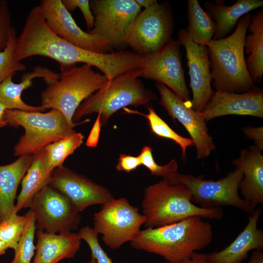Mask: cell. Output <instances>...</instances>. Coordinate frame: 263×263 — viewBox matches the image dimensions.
<instances>
[{
  "mask_svg": "<svg viewBox=\"0 0 263 263\" xmlns=\"http://www.w3.org/2000/svg\"><path fill=\"white\" fill-rule=\"evenodd\" d=\"M254 146L240 150L232 163L241 169L243 178L239 185L242 198L256 208L263 204V156Z\"/></svg>",
  "mask_w": 263,
  "mask_h": 263,
  "instance_id": "obj_19",
  "label": "cell"
},
{
  "mask_svg": "<svg viewBox=\"0 0 263 263\" xmlns=\"http://www.w3.org/2000/svg\"><path fill=\"white\" fill-rule=\"evenodd\" d=\"M84 137L82 133L75 132L66 138L47 145L43 150L48 169L53 171L63 166L66 158L82 145Z\"/></svg>",
  "mask_w": 263,
  "mask_h": 263,
  "instance_id": "obj_28",
  "label": "cell"
},
{
  "mask_svg": "<svg viewBox=\"0 0 263 263\" xmlns=\"http://www.w3.org/2000/svg\"><path fill=\"white\" fill-rule=\"evenodd\" d=\"M263 5V0H237L232 5H226L223 0L206 1V12L215 24L213 39L224 38L233 30L240 19Z\"/></svg>",
  "mask_w": 263,
  "mask_h": 263,
  "instance_id": "obj_23",
  "label": "cell"
},
{
  "mask_svg": "<svg viewBox=\"0 0 263 263\" xmlns=\"http://www.w3.org/2000/svg\"><path fill=\"white\" fill-rule=\"evenodd\" d=\"M141 165L138 156L123 153L119 155L116 169L119 171L130 172L135 170Z\"/></svg>",
  "mask_w": 263,
  "mask_h": 263,
  "instance_id": "obj_37",
  "label": "cell"
},
{
  "mask_svg": "<svg viewBox=\"0 0 263 263\" xmlns=\"http://www.w3.org/2000/svg\"><path fill=\"white\" fill-rule=\"evenodd\" d=\"M191 199L188 189L181 184H170L163 180L146 187L141 203L142 214L146 217L144 226H161L196 216L222 218L221 208H203L195 205Z\"/></svg>",
  "mask_w": 263,
  "mask_h": 263,
  "instance_id": "obj_4",
  "label": "cell"
},
{
  "mask_svg": "<svg viewBox=\"0 0 263 263\" xmlns=\"http://www.w3.org/2000/svg\"><path fill=\"white\" fill-rule=\"evenodd\" d=\"M248 263H263V253L261 250H256L252 254Z\"/></svg>",
  "mask_w": 263,
  "mask_h": 263,
  "instance_id": "obj_41",
  "label": "cell"
},
{
  "mask_svg": "<svg viewBox=\"0 0 263 263\" xmlns=\"http://www.w3.org/2000/svg\"><path fill=\"white\" fill-rule=\"evenodd\" d=\"M17 36L15 29L12 27L6 47L0 51V83L17 72L26 70L25 65L14 58V52Z\"/></svg>",
  "mask_w": 263,
  "mask_h": 263,
  "instance_id": "obj_31",
  "label": "cell"
},
{
  "mask_svg": "<svg viewBox=\"0 0 263 263\" xmlns=\"http://www.w3.org/2000/svg\"><path fill=\"white\" fill-rule=\"evenodd\" d=\"M12 77L9 76L0 83V103L8 110L43 112L46 109L41 106H33L25 103L21 98L22 93L32 86L35 78H43L48 85L57 80L60 75L38 65L32 71L23 74L19 83L14 82Z\"/></svg>",
  "mask_w": 263,
  "mask_h": 263,
  "instance_id": "obj_21",
  "label": "cell"
},
{
  "mask_svg": "<svg viewBox=\"0 0 263 263\" xmlns=\"http://www.w3.org/2000/svg\"><path fill=\"white\" fill-rule=\"evenodd\" d=\"M33 155L32 163L21 181V189L13 214L29 207L35 194L49 184L53 171L47 167L44 150Z\"/></svg>",
  "mask_w": 263,
  "mask_h": 263,
  "instance_id": "obj_25",
  "label": "cell"
},
{
  "mask_svg": "<svg viewBox=\"0 0 263 263\" xmlns=\"http://www.w3.org/2000/svg\"><path fill=\"white\" fill-rule=\"evenodd\" d=\"M161 263H170L165 262ZM178 263H210L207 260L206 254L196 252L190 258Z\"/></svg>",
  "mask_w": 263,
  "mask_h": 263,
  "instance_id": "obj_40",
  "label": "cell"
},
{
  "mask_svg": "<svg viewBox=\"0 0 263 263\" xmlns=\"http://www.w3.org/2000/svg\"><path fill=\"white\" fill-rule=\"evenodd\" d=\"M39 6L49 27L65 40L91 52L107 53L112 50L105 39L80 28L61 0H42Z\"/></svg>",
  "mask_w": 263,
  "mask_h": 263,
  "instance_id": "obj_15",
  "label": "cell"
},
{
  "mask_svg": "<svg viewBox=\"0 0 263 263\" xmlns=\"http://www.w3.org/2000/svg\"><path fill=\"white\" fill-rule=\"evenodd\" d=\"M155 85L160 96V105L189 134L196 148L197 159L208 157L215 150L216 145L208 133L207 122L200 113L187 106L184 100L165 85L155 82Z\"/></svg>",
  "mask_w": 263,
  "mask_h": 263,
  "instance_id": "obj_14",
  "label": "cell"
},
{
  "mask_svg": "<svg viewBox=\"0 0 263 263\" xmlns=\"http://www.w3.org/2000/svg\"><path fill=\"white\" fill-rule=\"evenodd\" d=\"M204 175L194 176L178 172L167 181L170 184H181L189 191L191 201L205 208L233 207L252 214L255 210L239 195V185L243 178L241 169H235L218 180H205Z\"/></svg>",
  "mask_w": 263,
  "mask_h": 263,
  "instance_id": "obj_8",
  "label": "cell"
},
{
  "mask_svg": "<svg viewBox=\"0 0 263 263\" xmlns=\"http://www.w3.org/2000/svg\"><path fill=\"white\" fill-rule=\"evenodd\" d=\"M25 217L12 214L0 224V239L15 251L22 234Z\"/></svg>",
  "mask_w": 263,
  "mask_h": 263,
  "instance_id": "obj_32",
  "label": "cell"
},
{
  "mask_svg": "<svg viewBox=\"0 0 263 263\" xmlns=\"http://www.w3.org/2000/svg\"><path fill=\"white\" fill-rule=\"evenodd\" d=\"M78 234L80 239L88 244L92 257L96 260L97 263H113L100 245L98 240V234L93 228L88 225L83 227L79 230Z\"/></svg>",
  "mask_w": 263,
  "mask_h": 263,
  "instance_id": "obj_34",
  "label": "cell"
},
{
  "mask_svg": "<svg viewBox=\"0 0 263 263\" xmlns=\"http://www.w3.org/2000/svg\"><path fill=\"white\" fill-rule=\"evenodd\" d=\"M247 13L239 20L234 32L224 38L212 39L206 45L212 82L216 91L243 93L255 86L247 69L244 40L251 20Z\"/></svg>",
  "mask_w": 263,
  "mask_h": 263,
  "instance_id": "obj_3",
  "label": "cell"
},
{
  "mask_svg": "<svg viewBox=\"0 0 263 263\" xmlns=\"http://www.w3.org/2000/svg\"><path fill=\"white\" fill-rule=\"evenodd\" d=\"M6 109L0 103V128L5 126L4 114Z\"/></svg>",
  "mask_w": 263,
  "mask_h": 263,
  "instance_id": "obj_43",
  "label": "cell"
},
{
  "mask_svg": "<svg viewBox=\"0 0 263 263\" xmlns=\"http://www.w3.org/2000/svg\"><path fill=\"white\" fill-rule=\"evenodd\" d=\"M106 76L94 71L92 66L83 64L61 72L57 80L48 84L40 94L41 106L45 109L60 111L70 127L74 128L83 123H74L72 119L80 104L88 97L102 88L108 83Z\"/></svg>",
  "mask_w": 263,
  "mask_h": 263,
  "instance_id": "obj_6",
  "label": "cell"
},
{
  "mask_svg": "<svg viewBox=\"0 0 263 263\" xmlns=\"http://www.w3.org/2000/svg\"><path fill=\"white\" fill-rule=\"evenodd\" d=\"M36 252L33 263H58L73 258L79 250L81 239L78 233L59 234L37 231Z\"/></svg>",
  "mask_w": 263,
  "mask_h": 263,
  "instance_id": "obj_22",
  "label": "cell"
},
{
  "mask_svg": "<svg viewBox=\"0 0 263 263\" xmlns=\"http://www.w3.org/2000/svg\"><path fill=\"white\" fill-rule=\"evenodd\" d=\"M202 218L192 216L171 224L141 230L137 237L131 242V246L159 255L169 263L185 261L212 241V226Z\"/></svg>",
  "mask_w": 263,
  "mask_h": 263,
  "instance_id": "obj_1",
  "label": "cell"
},
{
  "mask_svg": "<svg viewBox=\"0 0 263 263\" xmlns=\"http://www.w3.org/2000/svg\"><path fill=\"white\" fill-rule=\"evenodd\" d=\"M25 223L22 234L15 251V256L9 263H30L35 254L36 246L34 244L36 229V219L29 209L24 215Z\"/></svg>",
  "mask_w": 263,
  "mask_h": 263,
  "instance_id": "obj_30",
  "label": "cell"
},
{
  "mask_svg": "<svg viewBox=\"0 0 263 263\" xmlns=\"http://www.w3.org/2000/svg\"><path fill=\"white\" fill-rule=\"evenodd\" d=\"M200 113L206 122L231 114L263 118V89L254 86L248 91L240 94L215 91Z\"/></svg>",
  "mask_w": 263,
  "mask_h": 263,
  "instance_id": "obj_18",
  "label": "cell"
},
{
  "mask_svg": "<svg viewBox=\"0 0 263 263\" xmlns=\"http://www.w3.org/2000/svg\"><path fill=\"white\" fill-rule=\"evenodd\" d=\"M180 45L172 39L156 52L143 56L141 77L165 85L185 101L190 98L185 77Z\"/></svg>",
  "mask_w": 263,
  "mask_h": 263,
  "instance_id": "obj_13",
  "label": "cell"
},
{
  "mask_svg": "<svg viewBox=\"0 0 263 263\" xmlns=\"http://www.w3.org/2000/svg\"><path fill=\"white\" fill-rule=\"evenodd\" d=\"M242 131L245 136L252 139L255 143V146L262 150L263 149V127H254L247 126L242 128Z\"/></svg>",
  "mask_w": 263,
  "mask_h": 263,
  "instance_id": "obj_38",
  "label": "cell"
},
{
  "mask_svg": "<svg viewBox=\"0 0 263 263\" xmlns=\"http://www.w3.org/2000/svg\"><path fill=\"white\" fill-rule=\"evenodd\" d=\"M29 209L36 219L37 230L59 234L76 230L81 216L64 194L48 185L33 198Z\"/></svg>",
  "mask_w": 263,
  "mask_h": 263,
  "instance_id": "obj_11",
  "label": "cell"
},
{
  "mask_svg": "<svg viewBox=\"0 0 263 263\" xmlns=\"http://www.w3.org/2000/svg\"><path fill=\"white\" fill-rule=\"evenodd\" d=\"M49 185L68 198L79 212L88 207L103 205L114 198L106 187L63 166L54 170Z\"/></svg>",
  "mask_w": 263,
  "mask_h": 263,
  "instance_id": "obj_16",
  "label": "cell"
},
{
  "mask_svg": "<svg viewBox=\"0 0 263 263\" xmlns=\"http://www.w3.org/2000/svg\"><path fill=\"white\" fill-rule=\"evenodd\" d=\"M126 110L130 113L143 115L148 120L151 132L160 137L168 139L178 144L182 150V158L184 161L186 159L187 149L194 146L191 138L183 137L173 130L168 124L156 113L152 107H148V114H143L136 111Z\"/></svg>",
  "mask_w": 263,
  "mask_h": 263,
  "instance_id": "obj_29",
  "label": "cell"
},
{
  "mask_svg": "<svg viewBox=\"0 0 263 263\" xmlns=\"http://www.w3.org/2000/svg\"><path fill=\"white\" fill-rule=\"evenodd\" d=\"M152 152V149L150 146L143 147L138 156L141 164L149 170L151 175L160 176L163 180L169 181L177 172V162L173 159L165 165H158L155 161Z\"/></svg>",
  "mask_w": 263,
  "mask_h": 263,
  "instance_id": "obj_33",
  "label": "cell"
},
{
  "mask_svg": "<svg viewBox=\"0 0 263 263\" xmlns=\"http://www.w3.org/2000/svg\"><path fill=\"white\" fill-rule=\"evenodd\" d=\"M12 27L7 1L0 0V51L6 47Z\"/></svg>",
  "mask_w": 263,
  "mask_h": 263,
  "instance_id": "obj_35",
  "label": "cell"
},
{
  "mask_svg": "<svg viewBox=\"0 0 263 263\" xmlns=\"http://www.w3.org/2000/svg\"><path fill=\"white\" fill-rule=\"evenodd\" d=\"M61 2L68 12L73 11L78 8L84 17L89 29H93L94 26V18L90 6L89 0H61Z\"/></svg>",
  "mask_w": 263,
  "mask_h": 263,
  "instance_id": "obj_36",
  "label": "cell"
},
{
  "mask_svg": "<svg viewBox=\"0 0 263 263\" xmlns=\"http://www.w3.org/2000/svg\"><path fill=\"white\" fill-rule=\"evenodd\" d=\"M244 40V53L248 56L245 64L254 83H259L263 75V9L252 16Z\"/></svg>",
  "mask_w": 263,
  "mask_h": 263,
  "instance_id": "obj_26",
  "label": "cell"
},
{
  "mask_svg": "<svg viewBox=\"0 0 263 263\" xmlns=\"http://www.w3.org/2000/svg\"><path fill=\"white\" fill-rule=\"evenodd\" d=\"M177 41L186 50L190 87L193 95L191 107L200 113L214 92L211 86L212 78L207 48L194 43L185 29L179 31Z\"/></svg>",
  "mask_w": 263,
  "mask_h": 263,
  "instance_id": "obj_17",
  "label": "cell"
},
{
  "mask_svg": "<svg viewBox=\"0 0 263 263\" xmlns=\"http://www.w3.org/2000/svg\"><path fill=\"white\" fill-rule=\"evenodd\" d=\"M174 28L172 9L168 2L156 1L141 11L127 35L126 43L141 56L151 54L169 42Z\"/></svg>",
  "mask_w": 263,
  "mask_h": 263,
  "instance_id": "obj_9",
  "label": "cell"
},
{
  "mask_svg": "<svg viewBox=\"0 0 263 263\" xmlns=\"http://www.w3.org/2000/svg\"><path fill=\"white\" fill-rule=\"evenodd\" d=\"M142 73L139 68L108 81L105 86L80 104L74 114L73 122L78 123L83 116L97 113L104 126L119 110L128 106L145 105L156 100V93L146 88L139 79Z\"/></svg>",
  "mask_w": 263,
  "mask_h": 263,
  "instance_id": "obj_5",
  "label": "cell"
},
{
  "mask_svg": "<svg viewBox=\"0 0 263 263\" xmlns=\"http://www.w3.org/2000/svg\"><path fill=\"white\" fill-rule=\"evenodd\" d=\"M94 230L102 235L103 243L113 249L119 248L138 236L146 217L125 197L113 198L102 205L94 215Z\"/></svg>",
  "mask_w": 263,
  "mask_h": 263,
  "instance_id": "obj_10",
  "label": "cell"
},
{
  "mask_svg": "<svg viewBox=\"0 0 263 263\" xmlns=\"http://www.w3.org/2000/svg\"><path fill=\"white\" fill-rule=\"evenodd\" d=\"M101 126L102 124L100 121V115L98 114L86 142V145L87 147L91 148H95L97 147L99 141Z\"/></svg>",
  "mask_w": 263,
  "mask_h": 263,
  "instance_id": "obj_39",
  "label": "cell"
},
{
  "mask_svg": "<svg viewBox=\"0 0 263 263\" xmlns=\"http://www.w3.org/2000/svg\"><path fill=\"white\" fill-rule=\"evenodd\" d=\"M33 159V155H23L11 164L0 166V224L13 213L18 186Z\"/></svg>",
  "mask_w": 263,
  "mask_h": 263,
  "instance_id": "obj_24",
  "label": "cell"
},
{
  "mask_svg": "<svg viewBox=\"0 0 263 263\" xmlns=\"http://www.w3.org/2000/svg\"><path fill=\"white\" fill-rule=\"evenodd\" d=\"M35 56L51 58L59 64L61 72L82 63L95 66L98 53L77 47L56 34L49 27L39 5L27 17L23 29L17 37L14 58L21 60Z\"/></svg>",
  "mask_w": 263,
  "mask_h": 263,
  "instance_id": "obj_2",
  "label": "cell"
},
{
  "mask_svg": "<svg viewBox=\"0 0 263 263\" xmlns=\"http://www.w3.org/2000/svg\"><path fill=\"white\" fill-rule=\"evenodd\" d=\"M4 117L6 126H21L24 129V133L14 146L15 156L34 154L75 132L64 114L56 109L46 113L6 109Z\"/></svg>",
  "mask_w": 263,
  "mask_h": 263,
  "instance_id": "obj_7",
  "label": "cell"
},
{
  "mask_svg": "<svg viewBox=\"0 0 263 263\" xmlns=\"http://www.w3.org/2000/svg\"><path fill=\"white\" fill-rule=\"evenodd\" d=\"M137 4L141 7H143L146 9L150 7L157 0H135Z\"/></svg>",
  "mask_w": 263,
  "mask_h": 263,
  "instance_id": "obj_42",
  "label": "cell"
},
{
  "mask_svg": "<svg viewBox=\"0 0 263 263\" xmlns=\"http://www.w3.org/2000/svg\"><path fill=\"white\" fill-rule=\"evenodd\" d=\"M262 213L260 208L255 209L248 218L243 230L227 246L221 251L206 254L210 263H242L251 250L263 248V231L257 227Z\"/></svg>",
  "mask_w": 263,
  "mask_h": 263,
  "instance_id": "obj_20",
  "label": "cell"
},
{
  "mask_svg": "<svg viewBox=\"0 0 263 263\" xmlns=\"http://www.w3.org/2000/svg\"><path fill=\"white\" fill-rule=\"evenodd\" d=\"M188 26L186 29L192 41L206 46L213 39L216 26L208 14L201 7L197 0H187Z\"/></svg>",
  "mask_w": 263,
  "mask_h": 263,
  "instance_id": "obj_27",
  "label": "cell"
},
{
  "mask_svg": "<svg viewBox=\"0 0 263 263\" xmlns=\"http://www.w3.org/2000/svg\"><path fill=\"white\" fill-rule=\"evenodd\" d=\"M88 263H97V262L94 258L91 257V259Z\"/></svg>",
  "mask_w": 263,
  "mask_h": 263,
  "instance_id": "obj_45",
  "label": "cell"
},
{
  "mask_svg": "<svg viewBox=\"0 0 263 263\" xmlns=\"http://www.w3.org/2000/svg\"><path fill=\"white\" fill-rule=\"evenodd\" d=\"M8 249L7 245L0 239V256L4 254Z\"/></svg>",
  "mask_w": 263,
  "mask_h": 263,
  "instance_id": "obj_44",
  "label": "cell"
},
{
  "mask_svg": "<svg viewBox=\"0 0 263 263\" xmlns=\"http://www.w3.org/2000/svg\"><path fill=\"white\" fill-rule=\"evenodd\" d=\"M94 18L91 33L107 41L112 48H122L141 7L135 0H94L90 2Z\"/></svg>",
  "mask_w": 263,
  "mask_h": 263,
  "instance_id": "obj_12",
  "label": "cell"
}]
</instances>
